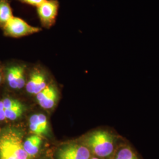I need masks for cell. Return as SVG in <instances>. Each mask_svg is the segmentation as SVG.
I'll use <instances>...</instances> for the list:
<instances>
[{
    "label": "cell",
    "mask_w": 159,
    "mask_h": 159,
    "mask_svg": "<svg viewBox=\"0 0 159 159\" xmlns=\"http://www.w3.org/2000/svg\"><path fill=\"white\" fill-rule=\"evenodd\" d=\"M24 110V106L21 102L11 108L4 110L6 119L10 120L17 119L23 114Z\"/></svg>",
    "instance_id": "12"
},
{
    "label": "cell",
    "mask_w": 159,
    "mask_h": 159,
    "mask_svg": "<svg viewBox=\"0 0 159 159\" xmlns=\"http://www.w3.org/2000/svg\"><path fill=\"white\" fill-rule=\"evenodd\" d=\"M12 17V10L9 0H0V28L3 29Z\"/></svg>",
    "instance_id": "10"
},
{
    "label": "cell",
    "mask_w": 159,
    "mask_h": 159,
    "mask_svg": "<svg viewBox=\"0 0 159 159\" xmlns=\"http://www.w3.org/2000/svg\"><path fill=\"white\" fill-rule=\"evenodd\" d=\"M23 147L21 133L9 129L0 136V159H30Z\"/></svg>",
    "instance_id": "1"
},
{
    "label": "cell",
    "mask_w": 159,
    "mask_h": 159,
    "mask_svg": "<svg viewBox=\"0 0 159 159\" xmlns=\"http://www.w3.org/2000/svg\"><path fill=\"white\" fill-rule=\"evenodd\" d=\"M114 159H140L135 151L128 145L120 146L116 152Z\"/></svg>",
    "instance_id": "11"
},
{
    "label": "cell",
    "mask_w": 159,
    "mask_h": 159,
    "mask_svg": "<svg viewBox=\"0 0 159 159\" xmlns=\"http://www.w3.org/2000/svg\"><path fill=\"white\" fill-rule=\"evenodd\" d=\"M0 74H1V68H0Z\"/></svg>",
    "instance_id": "20"
},
{
    "label": "cell",
    "mask_w": 159,
    "mask_h": 159,
    "mask_svg": "<svg viewBox=\"0 0 159 159\" xmlns=\"http://www.w3.org/2000/svg\"><path fill=\"white\" fill-rule=\"evenodd\" d=\"M25 70V66L21 64H11L6 67V79L12 89H18V80Z\"/></svg>",
    "instance_id": "8"
},
{
    "label": "cell",
    "mask_w": 159,
    "mask_h": 159,
    "mask_svg": "<svg viewBox=\"0 0 159 159\" xmlns=\"http://www.w3.org/2000/svg\"><path fill=\"white\" fill-rule=\"evenodd\" d=\"M2 30L7 37L20 38L37 33L41 31V29L30 25L22 18L13 16L6 24Z\"/></svg>",
    "instance_id": "3"
},
{
    "label": "cell",
    "mask_w": 159,
    "mask_h": 159,
    "mask_svg": "<svg viewBox=\"0 0 159 159\" xmlns=\"http://www.w3.org/2000/svg\"><path fill=\"white\" fill-rule=\"evenodd\" d=\"M29 126H30V129L33 133H34L35 134L38 135V136H42L43 133L42 131L41 130L40 125L38 121V119H37V114H34L33 115L29 120Z\"/></svg>",
    "instance_id": "13"
},
{
    "label": "cell",
    "mask_w": 159,
    "mask_h": 159,
    "mask_svg": "<svg viewBox=\"0 0 159 159\" xmlns=\"http://www.w3.org/2000/svg\"><path fill=\"white\" fill-rule=\"evenodd\" d=\"M6 119V115L4 110H0V121H3Z\"/></svg>",
    "instance_id": "17"
},
{
    "label": "cell",
    "mask_w": 159,
    "mask_h": 159,
    "mask_svg": "<svg viewBox=\"0 0 159 159\" xmlns=\"http://www.w3.org/2000/svg\"><path fill=\"white\" fill-rule=\"evenodd\" d=\"M37 8L42 26L46 29L51 28L57 19L59 9L58 0H46Z\"/></svg>",
    "instance_id": "4"
},
{
    "label": "cell",
    "mask_w": 159,
    "mask_h": 159,
    "mask_svg": "<svg viewBox=\"0 0 159 159\" xmlns=\"http://www.w3.org/2000/svg\"><path fill=\"white\" fill-rule=\"evenodd\" d=\"M90 159H100L99 158H98V157H91Z\"/></svg>",
    "instance_id": "18"
},
{
    "label": "cell",
    "mask_w": 159,
    "mask_h": 159,
    "mask_svg": "<svg viewBox=\"0 0 159 159\" xmlns=\"http://www.w3.org/2000/svg\"><path fill=\"white\" fill-rule=\"evenodd\" d=\"M37 100L40 106L45 109L52 108L57 100V92L52 85L46 88L37 94Z\"/></svg>",
    "instance_id": "7"
},
{
    "label": "cell",
    "mask_w": 159,
    "mask_h": 159,
    "mask_svg": "<svg viewBox=\"0 0 159 159\" xmlns=\"http://www.w3.org/2000/svg\"><path fill=\"white\" fill-rule=\"evenodd\" d=\"M85 142L90 152L98 157H108L114 152L113 137L105 131H97L91 133Z\"/></svg>",
    "instance_id": "2"
},
{
    "label": "cell",
    "mask_w": 159,
    "mask_h": 159,
    "mask_svg": "<svg viewBox=\"0 0 159 159\" xmlns=\"http://www.w3.org/2000/svg\"><path fill=\"white\" fill-rule=\"evenodd\" d=\"M17 1H20L21 2H23V3L29 4L30 6H35L37 7L43 2L46 1V0H17Z\"/></svg>",
    "instance_id": "16"
},
{
    "label": "cell",
    "mask_w": 159,
    "mask_h": 159,
    "mask_svg": "<svg viewBox=\"0 0 159 159\" xmlns=\"http://www.w3.org/2000/svg\"><path fill=\"white\" fill-rule=\"evenodd\" d=\"M42 140L39 136L34 134L28 137L23 143V147L28 154L29 157L31 158L39 153Z\"/></svg>",
    "instance_id": "9"
},
{
    "label": "cell",
    "mask_w": 159,
    "mask_h": 159,
    "mask_svg": "<svg viewBox=\"0 0 159 159\" xmlns=\"http://www.w3.org/2000/svg\"><path fill=\"white\" fill-rule=\"evenodd\" d=\"M46 77L41 70L35 68L30 74L26 85L27 91L30 94H37L47 87Z\"/></svg>",
    "instance_id": "6"
},
{
    "label": "cell",
    "mask_w": 159,
    "mask_h": 159,
    "mask_svg": "<svg viewBox=\"0 0 159 159\" xmlns=\"http://www.w3.org/2000/svg\"><path fill=\"white\" fill-rule=\"evenodd\" d=\"M37 119L43 135H45L48 131V123L47 117L43 114H37Z\"/></svg>",
    "instance_id": "14"
},
{
    "label": "cell",
    "mask_w": 159,
    "mask_h": 159,
    "mask_svg": "<svg viewBox=\"0 0 159 159\" xmlns=\"http://www.w3.org/2000/svg\"><path fill=\"white\" fill-rule=\"evenodd\" d=\"M1 81V74H0V83Z\"/></svg>",
    "instance_id": "19"
},
{
    "label": "cell",
    "mask_w": 159,
    "mask_h": 159,
    "mask_svg": "<svg viewBox=\"0 0 159 159\" xmlns=\"http://www.w3.org/2000/svg\"><path fill=\"white\" fill-rule=\"evenodd\" d=\"M58 159H90L91 152L85 146L72 144L60 148L57 153Z\"/></svg>",
    "instance_id": "5"
},
{
    "label": "cell",
    "mask_w": 159,
    "mask_h": 159,
    "mask_svg": "<svg viewBox=\"0 0 159 159\" xmlns=\"http://www.w3.org/2000/svg\"><path fill=\"white\" fill-rule=\"evenodd\" d=\"M2 101V102H3L4 110L11 108L12 107L16 106L18 103L20 102L19 101H18L17 100L13 99V98H8V97L4 98Z\"/></svg>",
    "instance_id": "15"
}]
</instances>
